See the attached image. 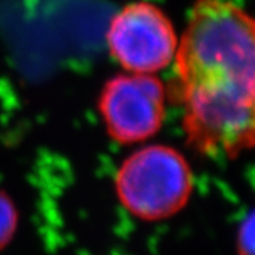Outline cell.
<instances>
[{
  "label": "cell",
  "instance_id": "1",
  "mask_svg": "<svg viewBox=\"0 0 255 255\" xmlns=\"http://www.w3.org/2000/svg\"><path fill=\"white\" fill-rule=\"evenodd\" d=\"M187 143L209 157L255 147V17L231 0H196L174 55Z\"/></svg>",
  "mask_w": 255,
  "mask_h": 255
},
{
  "label": "cell",
  "instance_id": "2",
  "mask_svg": "<svg viewBox=\"0 0 255 255\" xmlns=\"http://www.w3.org/2000/svg\"><path fill=\"white\" fill-rule=\"evenodd\" d=\"M115 193L122 207L146 223L179 213L193 191V172L172 146L149 145L129 155L115 174Z\"/></svg>",
  "mask_w": 255,
  "mask_h": 255
},
{
  "label": "cell",
  "instance_id": "3",
  "mask_svg": "<svg viewBox=\"0 0 255 255\" xmlns=\"http://www.w3.org/2000/svg\"><path fill=\"white\" fill-rule=\"evenodd\" d=\"M107 44L127 71L153 74L174 60L177 36L160 7L150 1H133L111 18Z\"/></svg>",
  "mask_w": 255,
  "mask_h": 255
},
{
  "label": "cell",
  "instance_id": "4",
  "mask_svg": "<svg viewBox=\"0 0 255 255\" xmlns=\"http://www.w3.org/2000/svg\"><path fill=\"white\" fill-rule=\"evenodd\" d=\"M166 90L150 74H118L102 87L98 110L112 140L119 145L145 142L164 121Z\"/></svg>",
  "mask_w": 255,
  "mask_h": 255
},
{
  "label": "cell",
  "instance_id": "5",
  "mask_svg": "<svg viewBox=\"0 0 255 255\" xmlns=\"http://www.w3.org/2000/svg\"><path fill=\"white\" fill-rule=\"evenodd\" d=\"M17 210L7 194L0 191V250L11 241L17 227Z\"/></svg>",
  "mask_w": 255,
  "mask_h": 255
},
{
  "label": "cell",
  "instance_id": "6",
  "mask_svg": "<svg viewBox=\"0 0 255 255\" xmlns=\"http://www.w3.org/2000/svg\"><path fill=\"white\" fill-rule=\"evenodd\" d=\"M240 246L247 255H255V214L247 221L241 230Z\"/></svg>",
  "mask_w": 255,
  "mask_h": 255
}]
</instances>
